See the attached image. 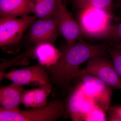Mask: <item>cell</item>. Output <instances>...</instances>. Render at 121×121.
Here are the masks:
<instances>
[{"label":"cell","instance_id":"cell-19","mask_svg":"<svg viewBox=\"0 0 121 121\" xmlns=\"http://www.w3.org/2000/svg\"><path fill=\"white\" fill-rule=\"evenodd\" d=\"M35 90H24L22 92L21 101L26 108H34Z\"/></svg>","mask_w":121,"mask_h":121},{"label":"cell","instance_id":"cell-2","mask_svg":"<svg viewBox=\"0 0 121 121\" xmlns=\"http://www.w3.org/2000/svg\"><path fill=\"white\" fill-rule=\"evenodd\" d=\"M66 114L64 102L59 99L28 110H8L0 107V121H55Z\"/></svg>","mask_w":121,"mask_h":121},{"label":"cell","instance_id":"cell-22","mask_svg":"<svg viewBox=\"0 0 121 121\" xmlns=\"http://www.w3.org/2000/svg\"><path fill=\"white\" fill-rule=\"evenodd\" d=\"M114 47L118 49H121V43L115 44H110Z\"/></svg>","mask_w":121,"mask_h":121},{"label":"cell","instance_id":"cell-14","mask_svg":"<svg viewBox=\"0 0 121 121\" xmlns=\"http://www.w3.org/2000/svg\"><path fill=\"white\" fill-rule=\"evenodd\" d=\"M35 16L39 19L54 18L58 6L56 0H34Z\"/></svg>","mask_w":121,"mask_h":121},{"label":"cell","instance_id":"cell-17","mask_svg":"<svg viewBox=\"0 0 121 121\" xmlns=\"http://www.w3.org/2000/svg\"><path fill=\"white\" fill-rule=\"evenodd\" d=\"M52 89V84L51 82L35 89L34 108L43 106L47 104L48 97Z\"/></svg>","mask_w":121,"mask_h":121},{"label":"cell","instance_id":"cell-13","mask_svg":"<svg viewBox=\"0 0 121 121\" xmlns=\"http://www.w3.org/2000/svg\"><path fill=\"white\" fill-rule=\"evenodd\" d=\"M32 52L39 63L45 68L56 63L61 55L60 51L56 48L52 44L48 43L36 45Z\"/></svg>","mask_w":121,"mask_h":121},{"label":"cell","instance_id":"cell-1","mask_svg":"<svg viewBox=\"0 0 121 121\" xmlns=\"http://www.w3.org/2000/svg\"><path fill=\"white\" fill-rule=\"evenodd\" d=\"M108 45H91L82 39L71 45L66 44L60 51L61 55L58 62L45 67L50 82L63 91L68 92L72 87L71 80L75 78L81 64L95 56H106Z\"/></svg>","mask_w":121,"mask_h":121},{"label":"cell","instance_id":"cell-24","mask_svg":"<svg viewBox=\"0 0 121 121\" xmlns=\"http://www.w3.org/2000/svg\"><path fill=\"white\" fill-rule=\"evenodd\" d=\"M58 2H63L64 0H56Z\"/></svg>","mask_w":121,"mask_h":121},{"label":"cell","instance_id":"cell-20","mask_svg":"<svg viewBox=\"0 0 121 121\" xmlns=\"http://www.w3.org/2000/svg\"><path fill=\"white\" fill-rule=\"evenodd\" d=\"M104 111L96 105L87 116L85 121H106Z\"/></svg>","mask_w":121,"mask_h":121},{"label":"cell","instance_id":"cell-11","mask_svg":"<svg viewBox=\"0 0 121 121\" xmlns=\"http://www.w3.org/2000/svg\"><path fill=\"white\" fill-rule=\"evenodd\" d=\"M35 4L30 0H0L1 17H17L35 12Z\"/></svg>","mask_w":121,"mask_h":121},{"label":"cell","instance_id":"cell-8","mask_svg":"<svg viewBox=\"0 0 121 121\" xmlns=\"http://www.w3.org/2000/svg\"><path fill=\"white\" fill-rule=\"evenodd\" d=\"M60 34L55 18L39 19L32 24L28 39L31 43L36 45L45 43L52 44Z\"/></svg>","mask_w":121,"mask_h":121},{"label":"cell","instance_id":"cell-23","mask_svg":"<svg viewBox=\"0 0 121 121\" xmlns=\"http://www.w3.org/2000/svg\"><path fill=\"white\" fill-rule=\"evenodd\" d=\"M117 5L118 8H120L121 6V0H117Z\"/></svg>","mask_w":121,"mask_h":121},{"label":"cell","instance_id":"cell-16","mask_svg":"<svg viewBox=\"0 0 121 121\" xmlns=\"http://www.w3.org/2000/svg\"><path fill=\"white\" fill-rule=\"evenodd\" d=\"M99 39L106 40L110 43V44L121 43V21L110 25Z\"/></svg>","mask_w":121,"mask_h":121},{"label":"cell","instance_id":"cell-12","mask_svg":"<svg viewBox=\"0 0 121 121\" xmlns=\"http://www.w3.org/2000/svg\"><path fill=\"white\" fill-rule=\"evenodd\" d=\"M24 90L23 85L13 82L7 86H1L0 88L1 107L8 110L20 109Z\"/></svg>","mask_w":121,"mask_h":121},{"label":"cell","instance_id":"cell-4","mask_svg":"<svg viewBox=\"0 0 121 121\" xmlns=\"http://www.w3.org/2000/svg\"><path fill=\"white\" fill-rule=\"evenodd\" d=\"M88 75L95 76L113 89L121 90V80L117 73L112 60L105 56H99L88 60L86 67L78 71L75 78Z\"/></svg>","mask_w":121,"mask_h":121},{"label":"cell","instance_id":"cell-15","mask_svg":"<svg viewBox=\"0 0 121 121\" xmlns=\"http://www.w3.org/2000/svg\"><path fill=\"white\" fill-rule=\"evenodd\" d=\"M74 9L95 8L103 9L112 15L113 0H72Z\"/></svg>","mask_w":121,"mask_h":121},{"label":"cell","instance_id":"cell-21","mask_svg":"<svg viewBox=\"0 0 121 121\" xmlns=\"http://www.w3.org/2000/svg\"><path fill=\"white\" fill-rule=\"evenodd\" d=\"M107 112L108 121H121V105L110 106Z\"/></svg>","mask_w":121,"mask_h":121},{"label":"cell","instance_id":"cell-7","mask_svg":"<svg viewBox=\"0 0 121 121\" xmlns=\"http://www.w3.org/2000/svg\"><path fill=\"white\" fill-rule=\"evenodd\" d=\"M58 6L54 18L56 20L60 35L67 45L73 44L82 39L84 34L78 23L74 19L63 2H58Z\"/></svg>","mask_w":121,"mask_h":121},{"label":"cell","instance_id":"cell-6","mask_svg":"<svg viewBox=\"0 0 121 121\" xmlns=\"http://www.w3.org/2000/svg\"><path fill=\"white\" fill-rule=\"evenodd\" d=\"M0 81L12 80L20 85L41 86L50 82L49 75L45 67L39 63L22 69H14L8 73H0Z\"/></svg>","mask_w":121,"mask_h":121},{"label":"cell","instance_id":"cell-10","mask_svg":"<svg viewBox=\"0 0 121 121\" xmlns=\"http://www.w3.org/2000/svg\"><path fill=\"white\" fill-rule=\"evenodd\" d=\"M84 86V83L80 80L75 86L71 87L68 92L64 104L67 114L72 121H83L82 109L86 98Z\"/></svg>","mask_w":121,"mask_h":121},{"label":"cell","instance_id":"cell-3","mask_svg":"<svg viewBox=\"0 0 121 121\" xmlns=\"http://www.w3.org/2000/svg\"><path fill=\"white\" fill-rule=\"evenodd\" d=\"M113 15L107 11L95 8L79 9V22L84 35L99 39L111 24Z\"/></svg>","mask_w":121,"mask_h":121},{"label":"cell","instance_id":"cell-9","mask_svg":"<svg viewBox=\"0 0 121 121\" xmlns=\"http://www.w3.org/2000/svg\"><path fill=\"white\" fill-rule=\"evenodd\" d=\"M76 78L82 82L90 89L95 104L107 112L110 106L112 88L110 86L95 76L88 75L79 76Z\"/></svg>","mask_w":121,"mask_h":121},{"label":"cell","instance_id":"cell-18","mask_svg":"<svg viewBox=\"0 0 121 121\" xmlns=\"http://www.w3.org/2000/svg\"><path fill=\"white\" fill-rule=\"evenodd\" d=\"M107 52L109 55L115 69L121 80V49L109 45Z\"/></svg>","mask_w":121,"mask_h":121},{"label":"cell","instance_id":"cell-5","mask_svg":"<svg viewBox=\"0 0 121 121\" xmlns=\"http://www.w3.org/2000/svg\"><path fill=\"white\" fill-rule=\"evenodd\" d=\"M28 15L15 17H1L0 19V46L4 48L19 43L24 33L36 19Z\"/></svg>","mask_w":121,"mask_h":121},{"label":"cell","instance_id":"cell-25","mask_svg":"<svg viewBox=\"0 0 121 121\" xmlns=\"http://www.w3.org/2000/svg\"><path fill=\"white\" fill-rule=\"evenodd\" d=\"M119 9H120V11H121V7H120V8H119Z\"/></svg>","mask_w":121,"mask_h":121}]
</instances>
